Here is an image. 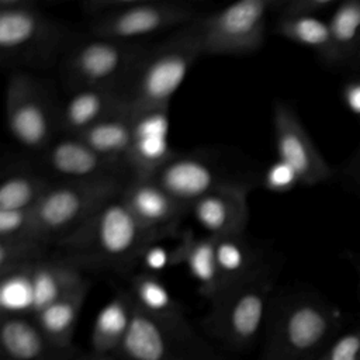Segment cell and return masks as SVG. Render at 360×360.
<instances>
[{
  "label": "cell",
  "mask_w": 360,
  "mask_h": 360,
  "mask_svg": "<svg viewBox=\"0 0 360 360\" xmlns=\"http://www.w3.org/2000/svg\"><path fill=\"white\" fill-rule=\"evenodd\" d=\"M0 360H75L72 349L55 346L31 321L20 314H3Z\"/></svg>",
  "instance_id": "ac0fdd59"
},
{
  "label": "cell",
  "mask_w": 360,
  "mask_h": 360,
  "mask_svg": "<svg viewBox=\"0 0 360 360\" xmlns=\"http://www.w3.org/2000/svg\"><path fill=\"white\" fill-rule=\"evenodd\" d=\"M6 121L11 136L27 149L44 152L55 141L58 114L41 84L27 73L15 72L7 82Z\"/></svg>",
  "instance_id": "9c48e42d"
},
{
  "label": "cell",
  "mask_w": 360,
  "mask_h": 360,
  "mask_svg": "<svg viewBox=\"0 0 360 360\" xmlns=\"http://www.w3.org/2000/svg\"><path fill=\"white\" fill-rule=\"evenodd\" d=\"M52 180L30 172L13 173L0 184V210H32Z\"/></svg>",
  "instance_id": "f1b7e54d"
},
{
  "label": "cell",
  "mask_w": 360,
  "mask_h": 360,
  "mask_svg": "<svg viewBox=\"0 0 360 360\" xmlns=\"http://www.w3.org/2000/svg\"><path fill=\"white\" fill-rule=\"evenodd\" d=\"M122 107L125 105L117 89L72 90L58 112V127L66 135L77 136Z\"/></svg>",
  "instance_id": "d6986e66"
},
{
  "label": "cell",
  "mask_w": 360,
  "mask_h": 360,
  "mask_svg": "<svg viewBox=\"0 0 360 360\" xmlns=\"http://www.w3.org/2000/svg\"><path fill=\"white\" fill-rule=\"evenodd\" d=\"M330 66L350 68L360 52V0L339 1L328 20Z\"/></svg>",
  "instance_id": "484cf974"
},
{
  "label": "cell",
  "mask_w": 360,
  "mask_h": 360,
  "mask_svg": "<svg viewBox=\"0 0 360 360\" xmlns=\"http://www.w3.org/2000/svg\"><path fill=\"white\" fill-rule=\"evenodd\" d=\"M215 256L218 291L214 300L246 281L263 264L259 262L256 250L246 240L245 233L215 238Z\"/></svg>",
  "instance_id": "44dd1931"
},
{
  "label": "cell",
  "mask_w": 360,
  "mask_h": 360,
  "mask_svg": "<svg viewBox=\"0 0 360 360\" xmlns=\"http://www.w3.org/2000/svg\"><path fill=\"white\" fill-rule=\"evenodd\" d=\"M339 1L335 0H276L274 11L278 17L314 15L333 11Z\"/></svg>",
  "instance_id": "836d02e7"
},
{
  "label": "cell",
  "mask_w": 360,
  "mask_h": 360,
  "mask_svg": "<svg viewBox=\"0 0 360 360\" xmlns=\"http://www.w3.org/2000/svg\"><path fill=\"white\" fill-rule=\"evenodd\" d=\"M46 245L35 238L0 240V274L31 267L41 259Z\"/></svg>",
  "instance_id": "f546056e"
},
{
  "label": "cell",
  "mask_w": 360,
  "mask_h": 360,
  "mask_svg": "<svg viewBox=\"0 0 360 360\" xmlns=\"http://www.w3.org/2000/svg\"><path fill=\"white\" fill-rule=\"evenodd\" d=\"M273 287V267L263 263L246 281L210 304L205 330L232 350L250 347L266 323Z\"/></svg>",
  "instance_id": "277c9868"
},
{
  "label": "cell",
  "mask_w": 360,
  "mask_h": 360,
  "mask_svg": "<svg viewBox=\"0 0 360 360\" xmlns=\"http://www.w3.org/2000/svg\"><path fill=\"white\" fill-rule=\"evenodd\" d=\"M132 111L122 107L77 136L97 153L125 163L132 135Z\"/></svg>",
  "instance_id": "4316f807"
},
{
  "label": "cell",
  "mask_w": 360,
  "mask_h": 360,
  "mask_svg": "<svg viewBox=\"0 0 360 360\" xmlns=\"http://www.w3.org/2000/svg\"><path fill=\"white\" fill-rule=\"evenodd\" d=\"M122 181H58L52 180L32 208L34 235L45 243H58L86 221L107 201L120 194Z\"/></svg>",
  "instance_id": "8992f818"
},
{
  "label": "cell",
  "mask_w": 360,
  "mask_h": 360,
  "mask_svg": "<svg viewBox=\"0 0 360 360\" xmlns=\"http://www.w3.org/2000/svg\"><path fill=\"white\" fill-rule=\"evenodd\" d=\"M150 179L188 207L198 198L224 187H249L246 181L232 176L224 165L205 152L174 153Z\"/></svg>",
  "instance_id": "7c38bea8"
},
{
  "label": "cell",
  "mask_w": 360,
  "mask_h": 360,
  "mask_svg": "<svg viewBox=\"0 0 360 360\" xmlns=\"http://www.w3.org/2000/svg\"><path fill=\"white\" fill-rule=\"evenodd\" d=\"M260 360H316L340 333L338 307L312 292L285 294L270 304Z\"/></svg>",
  "instance_id": "7a4b0ae2"
},
{
  "label": "cell",
  "mask_w": 360,
  "mask_h": 360,
  "mask_svg": "<svg viewBox=\"0 0 360 360\" xmlns=\"http://www.w3.org/2000/svg\"><path fill=\"white\" fill-rule=\"evenodd\" d=\"M80 360H118L115 359L114 356H101V354H96V353H91L90 356H86Z\"/></svg>",
  "instance_id": "74e56055"
},
{
  "label": "cell",
  "mask_w": 360,
  "mask_h": 360,
  "mask_svg": "<svg viewBox=\"0 0 360 360\" xmlns=\"http://www.w3.org/2000/svg\"><path fill=\"white\" fill-rule=\"evenodd\" d=\"M274 30L280 37L312 49L325 63L329 65L332 42L328 21L314 15L277 17Z\"/></svg>",
  "instance_id": "83f0119b"
},
{
  "label": "cell",
  "mask_w": 360,
  "mask_h": 360,
  "mask_svg": "<svg viewBox=\"0 0 360 360\" xmlns=\"http://www.w3.org/2000/svg\"><path fill=\"white\" fill-rule=\"evenodd\" d=\"M134 301L129 291H120L97 314L90 343L93 353L115 356L129 326Z\"/></svg>",
  "instance_id": "d4e9b609"
},
{
  "label": "cell",
  "mask_w": 360,
  "mask_h": 360,
  "mask_svg": "<svg viewBox=\"0 0 360 360\" xmlns=\"http://www.w3.org/2000/svg\"><path fill=\"white\" fill-rule=\"evenodd\" d=\"M22 238H35L32 210H0V240Z\"/></svg>",
  "instance_id": "1f68e13d"
},
{
  "label": "cell",
  "mask_w": 360,
  "mask_h": 360,
  "mask_svg": "<svg viewBox=\"0 0 360 360\" xmlns=\"http://www.w3.org/2000/svg\"><path fill=\"white\" fill-rule=\"evenodd\" d=\"M249 187H224L215 190L190 205L188 214L194 218L204 235L222 238L245 233L249 219Z\"/></svg>",
  "instance_id": "e0dca14e"
},
{
  "label": "cell",
  "mask_w": 360,
  "mask_h": 360,
  "mask_svg": "<svg viewBox=\"0 0 360 360\" xmlns=\"http://www.w3.org/2000/svg\"><path fill=\"white\" fill-rule=\"evenodd\" d=\"M143 49L138 42L93 35L76 44L63 62V82L69 91L86 87L120 90Z\"/></svg>",
  "instance_id": "ba28073f"
},
{
  "label": "cell",
  "mask_w": 360,
  "mask_h": 360,
  "mask_svg": "<svg viewBox=\"0 0 360 360\" xmlns=\"http://www.w3.org/2000/svg\"><path fill=\"white\" fill-rule=\"evenodd\" d=\"M55 22L28 1H0V53L8 60L48 55L58 44Z\"/></svg>",
  "instance_id": "8fae6325"
},
{
  "label": "cell",
  "mask_w": 360,
  "mask_h": 360,
  "mask_svg": "<svg viewBox=\"0 0 360 360\" xmlns=\"http://www.w3.org/2000/svg\"><path fill=\"white\" fill-rule=\"evenodd\" d=\"M193 21L152 46H143L118 93L132 111L169 107L194 62L201 58Z\"/></svg>",
  "instance_id": "3957f363"
},
{
  "label": "cell",
  "mask_w": 360,
  "mask_h": 360,
  "mask_svg": "<svg viewBox=\"0 0 360 360\" xmlns=\"http://www.w3.org/2000/svg\"><path fill=\"white\" fill-rule=\"evenodd\" d=\"M316 360H360V325L340 332Z\"/></svg>",
  "instance_id": "d6a6232c"
},
{
  "label": "cell",
  "mask_w": 360,
  "mask_h": 360,
  "mask_svg": "<svg viewBox=\"0 0 360 360\" xmlns=\"http://www.w3.org/2000/svg\"><path fill=\"white\" fill-rule=\"evenodd\" d=\"M273 132L278 159L295 172L300 184L316 186L332 179L333 169L285 101L277 100L273 104Z\"/></svg>",
  "instance_id": "4fadbf2b"
},
{
  "label": "cell",
  "mask_w": 360,
  "mask_h": 360,
  "mask_svg": "<svg viewBox=\"0 0 360 360\" xmlns=\"http://www.w3.org/2000/svg\"><path fill=\"white\" fill-rule=\"evenodd\" d=\"M122 198L142 226L158 239L174 232L190 211L152 179L131 177L122 188Z\"/></svg>",
  "instance_id": "2e32d148"
},
{
  "label": "cell",
  "mask_w": 360,
  "mask_h": 360,
  "mask_svg": "<svg viewBox=\"0 0 360 360\" xmlns=\"http://www.w3.org/2000/svg\"><path fill=\"white\" fill-rule=\"evenodd\" d=\"M128 291L135 305L165 328L181 335H197L180 304L153 273L141 271L132 274Z\"/></svg>",
  "instance_id": "ffe728a7"
},
{
  "label": "cell",
  "mask_w": 360,
  "mask_h": 360,
  "mask_svg": "<svg viewBox=\"0 0 360 360\" xmlns=\"http://www.w3.org/2000/svg\"><path fill=\"white\" fill-rule=\"evenodd\" d=\"M45 167L58 181H122L132 176L122 162L108 159L73 135L55 139L44 152Z\"/></svg>",
  "instance_id": "5bb4252c"
},
{
  "label": "cell",
  "mask_w": 360,
  "mask_h": 360,
  "mask_svg": "<svg viewBox=\"0 0 360 360\" xmlns=\"http://www.w3.org/2000/svg\"><path fill=\"white\" fill-rule=\"evenodd\" d=\"M263 184L270 191L285 193L300 184V180L295 172L287 163L277 159L266 169L263 174Z\"/></svg>",
  "instance_id": "e575fe53"
},
{
  "label": "cell",
  "mask_w": 360,
  "mask_h": 360,
  "mask_svg": "<svg viewBox=\"0 0 360 360\" xmlns=\"http://www.w3.org/2000/svg\"><path fill=\"white\" fill-rule=\"evenodd\" d=\"M340 174L350 186L360 188V143L349 156V159L342 165Z\"/></svg>",
  "instance_id": "d590c367"
},
{
  "label": "cell",
  "mask_w": 360,
  "mask_h": 360,
  "mask_svg": "<svg viewBox=\"0 0 360 360\" xmlns=\"http://www.w3.org/2000/svg\"><path fill=\"white\" fill-rule=\"evenodd\" d=\"M349 69H352V70L354 72V75H356V77H354V79L360 80V52H359L357 58L354 59V62L352 63V66H350Z\"/></svg>",
  "instance_id": "f35d334b"
},
{
  "label": "cell",
  "mask_w": 360,
  "mask_h": 360,
  "mask_svg": "<svg viewBox=\"0 0 360 360\" xmlns=\"http://www.w3.org/2000/svg\"><path fill=\"white\" fill-rule=\"evenodd\" d=\"M30 269H21L1 276V302L4 309H15L22 305L31 311L32 292Z\"/></svg>",
  "instance_id": "4dcf8cb0"
},
{
  "label": "cell",
  "mask_w": 360,
  "mask_h": 360,
  "mask_svg": "<svg viewBox=\"0 0 360 360\" xmlns=\"http://www.w3.org/2000/svg\"><path fill=\"white\" fill-rule=\"evenodd\" d=\"M83 7L93 17V35L127 42L165 31L173 32L200 15L191 4L179 1L101 0L89 1Z\"/></svg>",
  "instance_id": "5b68a950"
},
{
  "label": "cell",
  "mask_w": 360,
  "mask_h": 360,
  "mask_svg": "<svg viewBox=\"0 0 360 360\" xmlns=\"http://www.w3.org/2000/svg\"><path fill=\"white\" fill-rule=\"evenodd\" d=\"M32 307L35 315L42 308L62 298L86 280L82 270L62 259H41L30 269Z\"/></svg>",
  "instance_id": "7402d4cb"
},
{
  "label": "cell",
  "mask_w": 360,
  "mask_h": 360,
  "mask_svg": "<svg viewBox=\"0 0 360 360\" xmlns=\"http://www.w3.org/2000/svg\"><path fill=\"white\" fill-rule=\"evenodd\" d=\"M114 357L118 360H219L197 335H181L165 328L135 302L127 335Z\"/></svg>",
  "instance_id": "30bf717a"
},
{
  "label": "cell",
  "mask_w": 360,
  "mask_h": 360,
  "mask_svg": "<svg viewBox=\"0 0 360 360\" xmlns=\"http://www.w3.org/2000/svg\"><path fill=\"white\" fill-rule=\"evenodd\" d=\"M276 0H240L193 21L202 56L248 55L257 51L266 37L267 17Z\"/></svg>",
  "instance_id": "52a82bcc"
},
{
  "label": "cell",
  "mask_w": 360,
  "mask_h": 360,
  "mask_svg": "<svg viewBox=\"0 0 360 360\" xmlns=\"http://www.w3.org/2000/svg\"><path fill=\"white\" fill-rule=\"evenodd\" d=\"M349 262L353 266L356 274H357V280H359V297H360V253L359 252H350L349 253Z\"/></svg>",
  "instance_id": "8d00e7d4"
},
{
  "label": "cell",
  "mask_w": 360,
  "mask_h": 360,
  "mask_svg": "<svg viewBox=\"0 0 360 360\" xmlns=\"http://www.w3.org/2000/svg\"><path fill=\"white\" fill-rule=\"evenodd\" d=\"M159 240L135 218L122 191L107 201L79 229L55 243L62 260L77 269L127 273Z\"/></svg>",
  "instance_id": "6da1fadb"
},
{
  "label": "cell",
  "mask_w": 360,
  "mask_h": 360,
  "mask_svg": "<svg viewBox=\"0 0 360 360\" xmlns=\"http://www.w3.org/2000/svg\"><path fill=\"white\" fill-rule=\"evenodd\" d=\"M89 288L90 281L86 278L70 292L34 315L38 328L55 346L60 349H72L75 329Z\"/></svg>",
  "instance_id": "603a6c76"
},
{
  "label": "cell",
  "mask_w": 360,
  "mask_h": 360,
  "mask_svg": "<svg viewBox=\"0 0 360 360\" xmlns=\"http://www.w3.org/2000/svg\"><path fill=\"white\" fill-rule=\"evenodd\" d=\"M173 263H183L198 284L201 295L211 302L218 291L215 238L184 233L172 255Z\"/></svg>",
  "instance_id": "cb8c5ba5"
},
{
  "label": "cell",
  "mask_w": 360,
  "mask_h": 360,
  "mask_svg": "<svg viewBox=\"0 0 360 360\" xmlns=\"http://www.w3.org/2000/svg\"><path fill=\"white\" fill-rule=\"evenodd\" d=\"M169 107L132 112V135L125 163L132 177H153L173 156L169 142Z\"/></svg>",
  "instance_id": "9a60e30c"
}]
</instances>
